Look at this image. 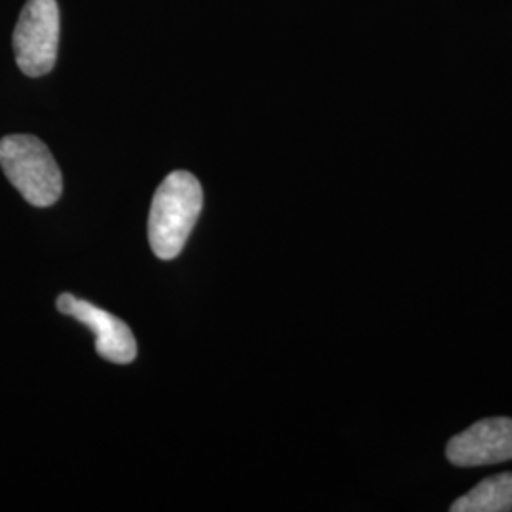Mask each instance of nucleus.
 Instances as JSON below:
<instances>
[{
    "label": "nucleus",
    "mask_w": 512,
    "mask_h": 512,
    "mask_svg": "<svg viewBox=\"0 0 512 512\" xmlns=\"http://www.w3.org/2000/svg\"><path fill=\"white\" fill-rule=\"evenodd\" d=\"M57 310L71 315L92 330L95 334V349L103 359L116 365H128L135 359L137 342L122 319L69 293L57 298Z\"/></svg>",
    "instance_id": "obj_4"
},
{
    "label": "nucleus",
    "mask_w": 512,
    "mask_h": 512,
    "mask_svg": "<svg viewBox=\"0 0 512 512\" xmlns=\"http://www.w3.org/2000/svg\"><path fill=\"white\" fill-rule=\"evenodd\" d=\"M0 167L31 205L50 207L63 192L59 165L48 147L33 135L0 139Z\"/></svg>",
    "instance_id": "obj_2"
},
{
    "label": "nucleus",
    "mask_w": 512,
    "mask_h": 512,
    "mask_svg": "<svg viewBox=\"0 0 512 512\" xmlns=\"http://www.w3.org/2000/svg\"><path fill=\"white\" fill-rule=\"evenodd\" d=\"M446 458L458 467L509 461L512 459V418L476 421L448 442Z\"/></svg>",
    "instance_id": "obj_5"
},
{
    "label": "nucleus",
    "mask_w": 512,
    "mask_h": 512,
    "mask_svg": "<svg viewBox=\"0 0 512 512\" xmlns=\"http://www.w3.org/2000/svg\"><path fill=\"white\" fill-rule=\"evenodd\" d=\"M452 512L512 511V473L490 476L461 495L450 507Z\"/></svg>",
    "instance_id": "obj_6"
},
{
    "label": "nucleus",
    "mask_w": 512,
    "mask_h": 512,
    "mask_svg": "<svg viewBox=\"0 0 512 512\" xmlns=\"http://www.w3.org/2000/svg\"><path fill=\"white\" fill-rule=\"evenodd\" d=\"M12 44L21 73L31 78L50 73L59 46L57 0H27L19 14Z\"/></svg>",
    "instance_id": "obj_3"
},
{
    "label": "nucleus",
    "mask_w": 512,
    "mask_h": 512,
    "mask_svg": "<svg viewBox=\"0 0 512 512\" xmlns=\"http://www.w3.org/2000/svg\"><path fill=\"white\" fill-rule=\"evenodd\" d=\"M202 207L200 181L188 171L169 173L154 194L148 217V241L154 255L162 260L181 255Z\"/></svg>",
    "instance_id": "obj_1"
}]
</instances>
